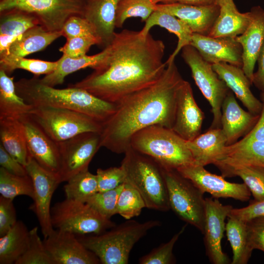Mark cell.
Returning a JSON list of instances; mask_svg holds the SVG:
<instances>
[{
	"instance_id": "ffe728a7",
	"label": "cell",
	"mask_w": 264,
	"mask_h": 264,
	"mask_svg": "<svg viewBox=\"0 0 264 264\" xmlns=\"http://www.w3.org/2000/svg\"><path fill=\"white\" fill-rule=\"evenodd\" d=\"M190 45L211 64L225 62L242 67V49L235 38H213L194 33Z\"/></svg>"
},
{
	"instance_id": "ba28073f",
	"label": "cell",
	"mask_w": 264,
	"mask_h": 264,
	"mask_svg": "<svg viewBox=\"0 0 264 264\" xmlns=\"http://www.w3.org/2000/svg\"><path fill=\"white\" fill-rule=\"evenodd\" d=\"M161 168L167 188L170 209L180 220L203 233L205 217L204 193L177 170Z\"/></svg>"
},
{
	"instance_id": "d4e9b609",
	"label": "cell",
	"mask_w": 264,
	"mask_h": 264,
	"mask_svg": "<svg viewBox=\"0 0 264 264\" xmlns=\"http://www.w3.org/2000/svg\"><path fill=\"white\" fill-rule=\"evenodd\" d=\"M120 0H87L84 17L93 26L104 48L113 38L116 13Z\"/></svg>"
},
{
	"instance_id": "ab89813d",
	"label": "cell",
	"mask_w": 264,
	"mask_h": 264,
	"mask_svg": "<svg viewBox=\"0 0 264 264\" xmlns=\"http://www.w3.org/2000/svg\"><path fill=\"white\" fill-rule=\"evenodd\" d=\"M156 5L152 0H121L116 13L115 27H122L125 21L132 17H139L146 22L156 10Z\"/></svg>"
},
{
	"instance_id": "277c9868",
	"label": "cell",
	"mask_w": 264,
	"mask_h": 264,
	"mask_svg": "<svg viewBox=\"0 0 264 264\" xmlns=\"http://www.w3.org/2000/svg\"><path fill=\"white\" fill-rule=\"evenodd\" d=\"M161 225L157 220L139 222L128 220L110 230L93 236L76 235L103 264H127L134 245L151 229Z\"/></svg>"
},
{
	"instance_id": "e0dca14e",
	"label": "cell",
	"mask_w": 264,
	"mask_h": 264,
	"mask_svg": "<svg viewBox=\"0 0 264 264\" xmlns=\"http://www.w3.org/2000/svg\"><path fill=\"white\" fill-rule=\"evenodd\" d=\"M43 242L54 264H101L72 232L54 229Z\"/></svg>"
},
{
	"instance_id": "4fadbf2b",
	"label": "cell",
	"mask_w": 264,
	"mask_h": 264,
	"mask_svg": "<svg viewBox=\"0 0 264 264\" xmlns=\"http://www.w3.org/2000/svg\"><path fill=\"white\" fill-rule=\"evenodd\" d=\"M60 156V181L88 170L89 164L101 146L100 133L87 132L58 142Z\"/></svg>"
},
{
	"instance_id": "2e32d148",
	"label": "cell",
	"mask_w": 264,
	"mask_h": 264,
	"mask_svg": "<svg viewBox=\"0 0 264 264\" xmlns=\"http://www.w3.org/2000/svg\"><path fill=\"white\" fill-rule=\"evenodd\" d=\"M233 207L223 205L217 199L205 198V217L203 234L206 254L213 264H227L229 259L222 251L221 240L225 231V220Z\"/></svg>"
},
{
	"instance_id": "cb8c5ba5",
	"label": "cell",
	"mask_w": 264,
	"mask_h": 264,
	"mask_svg": "<svg viewBox=\"0 0 264 264\" xmlns=\"http://www.w3.org/2000/svg\"><path fill=\"white\" fill-rule=\"evenodd\" d=\"M212 67L249 112L260 114L263 103L252 93L250 90L252 83L242 67L225 62L212 64Z\"/></svg>"
},
{
	"instance_id": "4dcf8cb0",
	"label": "cell",
	"mask_w": 264,
	"mask_h": 264,
	"mask_svg": "<svg viewBox=\"0 0 264 264\" xmlns=\"http://www.w3.org/2000/svg\"><path fill=\"white\" fill-rule=\"evenodd\" d=\"M250 11L240 12L236 6L220 7L219 16L207 36L236 38L245 31L251 21Z\"/></svg>"
},
{
	"instance_id": "836d02e7",
	"label": "cell",
	"mask_w": 264,
	"mask_h": 264,
	"mask_svg": "<svg viewBox=\"0 0 264 264\" xmlns=\"http://www.w3.org/2000/svg\"><path fill=\"white\" fill-rule=\"evenodd\" d=\"M227 219L225 231L233 252L231 264H246L253 250L249 244L246 222L231 216Z\"/></svg>"
},
{
	"instance_id": "d6986e66",
	"label": "cell",
	"mask_w": 264,
	"mask_h": 264,
	"mask_svg": "<svg viewBox=\"0 0 264 264\" xmlns=\"http://www.w3.org/2000/svg\"><path fill=\"white\" fill-rule=\"evenodd\" d=\"M203 112L198 106L190 83L185 81L178 91L175 119L172 130L186 141L200 134Z\"/></svg>"
},
{
	"instance_id": "f5cc1de1",
	"label": "cell",
	"mask_w": 264,
	"mask_h": 264,
	"mask_svg": "<svg viewBox=\"0 0 264 264\" xmlns=\"http://www.w3.org/2000/svg\"><path fill=\"white\" fill-rule=\"evenodd\" d=\"M257 61L258 64L257 71L254 73L252 84L261 91L262 99L264 98V43L260 50Z\"/></svg>"
},
{
	"instance_id": "ac0fdd59",
	"label": "cell",
	"mask_w": 264,
	"mask_h": 264,
	"mask_svg": "<svg viewBox=\"0 0 264 264\" xmlns=\"http://www.w3.org/2000/svg\"><path fill=\"white\" fill-rule=\"evenodd\" d=\"M20 119L23 126L31 156L42 167L59 176L60 156L58 143L51 139L28 115H23Z\"/></svg>"
},
{
	"instance_id": "681fc988",
	"label": "cell",
	"mask_w": 264,
	"mask_h": 264,
	"mask_svg": "<svg viewBox=\"0 0 264 264\" xmlns=\"http://www.w3.org/2000/svg\"><path fill=\"white\" fill-rule=\"evenodd\" d=\"M13 200L0 196V237L4 235L17 222Z\"/></svg>"
},
{
	"instance_id": "8992f818",
	"label": "cell",
	"mask_w": 264,
	"mask_h": 264,
	"mask_svg": "<svg viewBox=\"0 0 264 264\" xmlns=\"http://www.w3.org/2000/svg\"><path fill=\"white\" fill-rule=\"evenodd\" d=\"M130 147L146 155L162 167L176 169L194 163L186 141L172 129L152 125L135 133Z\"/></svg>"
},
{
	"instance_id": "8d00e7d4",
	"label": "cell",
	"mask_w": 264,
	"mask_h": 264,
	"mask_svg": "<svg viewBox=\"0 0 264 264\" xmlns=\"http://www.w3.org/2000/svg\"><path fill=\"white\" fill-rule=\"evenodd\" d=\"M64 186L66 198L83 202L98 191L96 175L88 170L77 174Z\"/></svg>"
},
{
	"instance_id": "5bb4252c",
	"label": "cell",
	"mask_w": 264,
	"mask_h": 264,
	"mask_svg": "<svg viewBox=\"0 0 264 264\" xmlns=\"http://www.w3.org/2000/svg\"><path fill=\"white\" fill-rule=\"evenodd\" d=\"M25 168L33 183V202L30 209L35 214L44 238L53 230L50 203L53 194L61 183L59 176L42 167L32 157Z\"/></svg>"
},
{
	"instance_id": "816d5d0a",
	"label": "cell",
	"mask_w": 264,
	"mask_h": 264,
	"mask_svg": "<svg viewBox=\"0 0 264 264\" xmlns=\"http://www.w3.org/2000/svg\"><path fill=\"white\" fill-rule=\"evenodd\" d=\"M0 165L11 174L24 176L28 175L25 167L15 160L0 144Z\"/></svg>"
},
{
	"instance_id": "8fae6325",
	"label": "cell",
	"mask_w": 264,
	"mask_h": 264,
	"mask_svg": "<svg viewBox=\"0 0 264 264\" xmlns=\"http://www.w3.org/2000/svg\"><path fill=\"white\" fill-rule=\"evenodd\" d=\"M87 0H0V12L19 9L35 15L40 25L51 31L61 30L68 19L84 17Z\"/></svg>"
},
{
	"instance_id": "7bdbcfd3",
	"label": "cell",
	"mask_w": 264,
	"mask_h": 264,
	"mask_svg": "<svg viewBox=\"0 0 264 264\" xmlns=\"http://www.w3.org/2000/svg\"><path fill=\"white\" fill-rule=\"evenodd\" d=\"M124 183L115 189L104 192L98 191L86 201L104 217L110 219L117 214V204Z\"/></svg>"
},
{
	"instance_id": "60d3db41",
	"label": "cell",
	"mask_w": 264,
	"mask_h": 264,
	"mask_svg": "<svg viewBox=\"0 0 264 264\" xmlns=\"http://www.w3.org/2000/svg\"><path fill=\"white\" fill-rule=\"evenodd\" d=\"M146 208L139 193L130 184L124 182L117 204V214L126 220L138 216L142 209Z\"/></svg>"
},
{
	"instance_id": "3957f363",
	"label": "cell",
	"mask_w": 264,
	"mask_h": 264,
	"mask_svg": "<svg viewBox=\"0 0 264 264\" xmlns=\"http://www.w3.org/2000/svg\"><path fill=\"white\" fill-rule=\"evenodd\" d=\"M17 94L33 107L48 106L76 111L101 123L115 112L116 105L102 100L81 88H56L42 83L38 76L15 82Z\"/></svg>"
},
{
	"instance_id": "9f6ffc18",
	"label": "cell",
	"mask_w": 264,
	"mask_h": 264,
	"mask_svg": "<svg viewBox=\"0 0 264 264\" xmlns=\"http://www.w3.org/2000/svg\"><path fill=\"white\" fill-rule=\"evenodd\" d=\"M155 4H158L159 2L162 3V4H170L176 2L177 0H152Z\"/></svg>"
},
{
	"instance_id": "603a6c76",
	"label": "cell",
	"mask_w": 264,
	"mask_h": 264,
	"mask_svg": "<svg viewBox=\"0 0 264 264\" xmlns=\"http://www.w3.org/2000/svg\"><path fill=\"white\" fill-rule=\"evenodd\" d=\"M250 12V24L243 33L235 39L242 49V68L252 84L255 64L264 43V9L255 6Z\"/></svg>"
},
{
	"instance_id": "ee69618b",
	"label": "cell",
	"mask_w": 264,
	"mask_h": 264,
	"mask_svg": "<svg viewBox=\"0 0 264 264\" xmlns=\"http://www.w3.org/2000/svg\"><path fill=\"white\" fill-rule=\"evenodd\" d=\"M187 223L175 234L167 242L154 248L148 254L139 258L140 264H172L176 260L173 251L175 244L180 236L184 232Z\"/></svg>"
},
{
	"instance_id": "1f68e13d",
	"label": "cell",
	"mask_w": 264,
	"mask_h": 264,
	"mask_svg": "<svg viewBox=\"0 0 264 264\" xmlns=\"http://www.w3.org/2000/svg\"><path fill=\"white\" fill-rule=\"evenodd\" d=\"M14 79L0 69V119H19L29 114L34 107L17 94Z\"/></svg>"
},
{
	"instance_id": "bcb514c9",
	"label": "cell",
	"mask_w": 264,
	"mask_h": 264,
	"mask_svg": "<svg viewBox=\"0 0 264 264\" xmlns=\"http://www.w3.org/2000/svg\"><path fill=\"white\" fill-rule=\"evenodd\" d=\"M96 177L99 192H104L116 188L124 183L126 175L123 167H113L97 170Z\"/></svg>"
},
{
	"instance_id": "f1b7e54d",
	"label": "cell",
	"mask_w": 264,
	"mask_h": 264,
	"mask_svg": "<svg viewBox=\"0 0 264 264\" xmlns=\"http://www.w3.org/2000/svg\"><path fill=\"white\" fill-rule=\"evenodd\" d=\"M0 144L15 160L25 167L31 157L20 118L0 119Z\"/></svg>"
},
{
	"instance_id": "7dc6e473",
	"label": "cell",
	"mask_w": 264,
	"mask_h": 264,
	"mask_svg": "<svg viewBox=\"0 0 264 264\" xmlns=\"http://www.w3.org/2000/svg\"><path fill=\"white\" fill-rule=\"evenodd\" d=\"M62 31L63 36L66 39L78 36H96L92 25L84 17L79 16H73L68 19Z\"/></svg>"
},
{
	"instance_id": "6da1fadb",
	"label": "cell",
	"mask_w": 264,
	"mask_h": 264,
	"mask_svg": "<svg viewBox=\"0 0 264 264\" xmlns=\"http://www.w3.org/2000/svg\"><path fill=\"white\" fill-rule=\"evenodd\" d=\"M110 54L98 68L69 87L85 89L116 104L126 96L157 81L167 65L165 44L149 33L124 29L115 32Z\"/></svg>"
},
{
	"instance_id": "74e56055",
	"label": "cell",
	"mask_w": 264,
	"mask_h": 264,
	"mask_svg": "<svg viewBox=\"0 0 264 264\" xmlns=\"http://www.w3.org/2000/svg\"><path fill=\"white\" fill-rule=\"evenodd\" d=\"M0 193L1 196L13 200L19 196H26L32 199L34 195L32 180L28 175H15L0 167Z\"/></svg>"
},
{
	"instance_id": "f546056e",
	"label": "cell",
	"mask_w": 264,
	"mask_h": 264,
	"mask_svg": "<svg viewBox=\"0 0 264 264\" xmlns=\"http://www.w3.org/2000/svg\"><path fill=\"white\" fill-rule=\"evenodd\" d=\"M61 36H63L62 30L51 31L41 25H35L26 30L11 44L7 56L24 57L44 49Z\"/></svg>"
},
{
	"instance_id": "5b68a950",
	"label": "cell",
	"mask_w": 264,
	"mask_h": 264,
	"mask_svg": "<svg viewBox=\"0 0 264 264\" xmlns=\"http://www.w3.org/2000/svg\"><path fill=\"white\" fill-rule=\"evenodd\" d=\"M124 154L121 165L126 175L124 182L137 190L146 208L168 211L170 206L168 190L161 166L131 147Z\"/></svg>"
},
{
	"instance_id": "d590c367",
	"label": "cell",
	"mask_w": 264,
	"mask_h": 264,
	"mask_svg": "<svg viewBox=\"0 0 264 264\" xmlns=\"http://www.w3.org/2000/svg\"><path fill=\"white\" fill-rule=\"evenodd\" d=\"M224 177L238 176L247 186L254 200H264V168L257 166H242L226 169L221 172Z\"/></svg>"
},
{
	"instance_id": "f35d334b",
	"label": "cell",
	"mask_w": 264,
	"mask_h": 264,
	"mask_svg": "<svg viewBox=\"0 0 264 264\" xmlns=\"http://www.w3.org/2000/svg\"><path fill=\"white\" fill-rule=\"evenodd\" d=\"M58 63V60L49 62L24 57L7 56L0 59V69L3 70L8 75L15 69H21L32 73L34 76H39L43 74L46 75L53 72Z\"/></svg>"
},
{
	"instance_id": "9c48e42d",
	"label": "cell",
	"mask_w": 264,
	"mask_h": 264,
	"mask_svg": "<svg viewBox=\"0 0 264 264\" xmlns=\"http://www.w3.org/2000/svg\"><path fill=\"white\" fill-rule=\"evenodd\" d=\"M53 228L78 235L101 234L114 226L86 202L66 198L51 208Z\"/></svg>"
},
{
	"instance_id": "b9f144b4",
	"label": "cell",
	"mask_w": 264,
	"mask_h": 264,
	"mask_svg": "<svg viewBox=\"0 0 264 264\" xmlns=\"http://www.w3.org/2000/svg\"><path fill=\"white\" fill-rule=\"evenodd\" d=\"M15 264H54L38 234V227L29 230L28 247Z\"/></svg>"
},
{
	"instance_id": "7a4b0ae2",
	"label": "cell",
	"mask_w": 264,
	"mask_h": 264,
	"mask_svg": "<svg viewBox=\"0 0 264 264\" xmlns=\"http://www.w3.org/2000/svg\"><path fill=\"white\" fill-rule=\"evenodd\" d=\"M184 81L173 61L155 83L116 103L114 113L102 123L101 146L125 154L132 137L139 130L152 125L172 129L178 91Z\"/></svg>"
},
{
	"instance_id": "484cf974",
	"label": "cell",
	"mask_w": 264,
	"mask_h": 264,
	"mask_svg": "<svg viewBox=\"0 0 264 264\" xmlns=\"http://www.w3.org/2000/svg\"><path fill=\"white\" fill-rule=\"evenodd\" d=\"M226 142L221 128H213L191 140L186 141V144L194 163L204 167L214 164L220 158L227 146Z\"/></svg>"
},
{
	"instance_id": "c3c4849f",
	"label": "cell",
	"mask_w": 264,
	"mask_h": 264,
	"mask_svg": "<svg viewBox=\"0 0 264 264\" xmlns=\"http://www.w3.org/2000/svg\"><path fill=\"white\" fill-rule=\"evenodd\" d=\"M245 222L250 247L264 252V215Z\"/></svg>"
},
{
	"instance_id": "f907efd6",
	"label": "cell",
	"mask_w": 264,
	"mask_h": 264,
	"mask_svg": "<svg viewBox=\"0 0 264 264\" xmlns=\"http://www.w3.org/2000/svg\"><path fill=\"white\" fill-rule=\"evenodd\" d=\"M264 215V200L251 201L244 207L233 208L228 216L247 221L255 218Z\"/></svg>"
},
{
	"instance_id": "e575fe53",
	"label": "cell",
	"mask_w": 264,
	"mask_h": 264,
	"mask_svg": "<svg viewBox=\"0 0 264 264\" xmlns=\"http://www.w3.org/2000/svg\"><path fill=\"white\" fill-rule=\"evenodd\" d=\"M37 25H40L38 18L27 11L14 8L0 12V35L17 39Z\"/></svg>"
},
{
	"instance_id": "30bf717a",
	"label": "cell",
	"mask_w": 264,
	"mask_h": 264,
	"mask_svg": "<svg viewBox=\"0 0 264 264\" xmlns=\"http://www.w3.org/2000/svg\"><path fill=\"white\" fill-rule=\"evenodd\" d=\"M181 50L182 57L189 66L197 86L211 107L213 119L210 129L221 128V106L230 89L213 69L212 64L205 61L195 47L189 44Z\"/></svg>"
},
{
	"instance_id": "11a10c76",
	"label": "cell",
	"mask_w": 264,
	"mask_h": 264,
	"mask_svg": "<svg viewBox=\"0 0 264 264\" xmlns=\"http://www.w3.org/2000/svg\"><path fill=\"white\" fill-rule=\"evenodd\" d=\"M216 3L220 7L225 6H236L233 0H216Z\"/></svg>"
},
{
	"instance_id": "4316f807",
	"label": "cell",
	"mask_w": 264,
	"mask_h": 264,
	"mask_svg": "<svg viewBox=\"0 0 264 264\" xmlns=\"http://www.w3.org/2000/svg\"><path fill=\"white\" fill-rule=\"evenodd\" d=\"M110 51V45L100 52L91 56L85 55L77 58H72L63 55L58 60V65L52 73L40 79L46 85L54 87L62 84L66 77L76 71L87 67L93 70L100 66L108 58Z\"/></svg>"
},
{
	"instance_id": "7c38bea8",
	"label": "cell",
	"mask_w": 264,
	"mask_h": 264,
	"mask_svg": "<svg viewBox=\"0 0 264 264\" xmlns=\"http://www.w3.org/2000/svg\"><path fill=\"white\" fill-rule=\"evenodd\" d=\"M259 118L253 128L240 140L226 146L214 165L221 172L242 166L264 168V98Z\"/></svg>"
},
{
	"instance_id": "db71d44e",
	"label": "cell",
	"mask_w": 264,
	"mask_h": 264,
	"mask_svg": "<svg viewBox=\"0 0 264 264\" xmlns=\"http://www.w3.org/2000/svg\"><path fill=\"white\" fill-rule=\"evenodd\" d=\"M176 2L195 5H210L217 4L216 0H177Z\"/></svg>"
},
{
	"instance_id": "44dd1931",
	"label": "cell",
	"mask_w": 264,
	"mask_h": 264,
	"mask_svg": "<svg viewBox=\"0 0 264 264\" xmlns=\"http://www.w3.org/2000/svg\"><path fill=\"white\" fill-rule=\"evenodd\" d=\"M221 128L226 137L227 146L234 144L246 135L257 122L260 114L243 110L229 90L221 106Z\"/></svg>"
},
{
	"instance_id": "d6a6232c",
	"label": "cell",
	"mask_w": 264,
	"mask_h": 264,
	"mask_svg": "<svg viewBox=\"0 0 264 264\" xmlns=\"http://www.w3.org/2000/svg\"><path fill=\"white\" fill-rule=\"evenodd\" d=\"M29 241V231L22 221L18 220L0 237V264H15L26 250Z\"/></svg>"
},
{
	"instance_id": "7402d4cb",
	"label": "cell",
	"mask_w": 264,
	"mask_h": 264,
	"mask_svg": "<svg viewBox=\"0 0 264 264\" xmlns=\"http://www.w3.org/2000/svg\"><path fill=\"white\" fill-rule=\"evenodd\" d=\"M156 9L169 13L185 22L193 33L208 35L219 15L220 6L195 5L175 2L157 4Z\"/></svg>"
},
{
	"instance_id": "83f0119b",
	"label": "cell",
	"mask_w": 264,
	"mask_h": 264,
	"mask_svg": "<svg viewBox=\"0 0 264 264\" xmlns=\"http://www.w3.org/2000/svg\"><path fill=\"white\" fill-rule=\"evenodd\" d=\"M158 25L164 28L175 34L178 42L173 53L165 62L166 65L175 61V59L179 51L184 46L191 44L194 33L189 26L183 21L167 12L156 9L146 21L142 29L140 31L143 35L149 33L152 27Z\"/></svg>"
},
{
	"instance_id": "f6af8a7d",
	"label": "cell",
	"mask_w": 264,
	"mask_h": 264,
	"mask_svg": "<svg viewBox=\"0 0 264 264\" xmlns=\"http://www.w3.org/2000/svg\"><path fill=\"white\" fill-rule=\"evenodd\" d=\"M95 44H101L100 40L96 36L75 37L66 39V44L59 51L66 56L77 58L86 55L90 47Z\"/></svg>"
},
{
	"instance_id": "9a60e30c",
	"label": "cell",
	"mask_w": 264,
	"mask_h": 264,
	"mask_svg": "<svg viewBox=\"0 0 264 264\" xmlns=\"http://www.w3.org/2000/svg\"><path fill=\"white\" fill-rule=\"evenodd\" d=\"M177 171L202 192L208 193L215 198H232L242 201L250 199L251 193L244 183L227 181L222 176L209 172L204 166L193 163Z\"/></svg>"
},
{
	"instance_id": "52a82bcc",
	"label": "cell",
	"mask_w": 264,
	"mask_h": 264,
	"mask_svg": "<svg viewBox=\"0 0 264 264\" xmlns=\"http://www.w3.org/2000/svg\"><path fill=\"white\" fill-rule=\"evenodd\" d=\"M28 115L57 143L84 132L100 133L102 129V123L92 117L66 109L34 107Z\"/></svg>"
}]
</instances>
